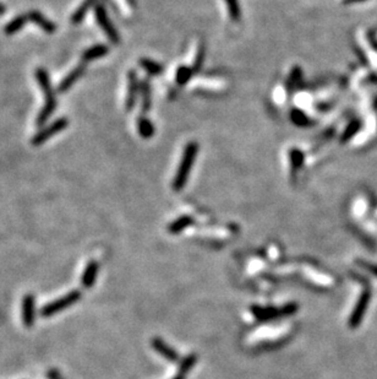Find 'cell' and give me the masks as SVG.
<instances>
[{"mask_svg": "<svg viewBox=\"0 0 377 379\" xmlns=\"http://www.w3.org/2000/svg\"><path fill=\"white\" fill-rule=\"evenodd\" d=\"M224 2L230 19L233 21H238L240 19V4H239V0H224Z\"/></svg>", "mask_w": 377, "mask_h": 379, "instance_id": "cell-24", "label": "cell"}, {"mask_svg": "<svg viewBox=\"0 0 377 379\" xmlns=\"http://www.w3.org/2000/svg\"><path fill=\"white\" fill-rule=\"evenodd\" d=\"M94 16H95V20H97L98 25H99L100 29L103 30V32L107 34V37L109 38V41L113 42V43H115V44L119 43V41H120L119 34H118L117 29L114 27L113 22L109 20V16H108L107 11H105V7L103 6L102 4L95 5Z\"/></svg>", "mask_w": 377, "mask_h": 379, "instance_id": "cell-4", "label": "cell"}, {"mask_svg": "<svg viewBox=\"0 0 377 379\" xmlns=\"http://www.w3.org/2000/svg\"><path fill=\"white\" fill-rule=\"evenodd\" d=\"M137 95H139V82H137L136 71L131 70L127 74V92L126 99H125V107L127 110H131L135 107V103L137 101Z\"/></svg>", "mask_w": 377, "mask_h": 379, "instance_id": "cell-7", "label": "cell"}, {"mask_svg": "<svg viewBox=\"0 0 377 379\" xmlns=\"http://www.w3.org/2000/svg\"><path fill=\"white\" fill-rule=\"evenodd\" d=\"M196 154H197V145L195 142H188L187 147H185L184 152H183L182 161L179 163V167H178L177 173H175V178L173 180L174 190H182L184 188L185 183L188 180V173H190L193 162H195Z\"/></svg>", "mask_w": 377, "mask_h": 379, "instance_id": "cell-1", "label": "cell"}, {"mask_svg": "<svg viewBox=\"0 0 377 379\" xmlns=\"http://www.w3.org/2000/svg\"><path fill=\"white\" fill-rule=\"evenodd\" d=\"M67 125H69V120H67L66 118H64V117L54 120V122L50 123L48 127L42 128V129L39 130V132L37 133V134L34 135L33 138H32V140H31L32 145H34V146H39V145L44 144V142L48 141L50 138L54 137L55 134H58V133H60V132H63V130L66 129Z\"/></svg>", "mask_w": 377, "mask_h": 379, "instance_id": "cell-3", "label": "cell"}, {"mask_svg": "<svg viewBox=\"0 0 377 379\" xmlns=\"http://www.w3.org/2000/svg\"><path fill=\"white\" fill-rule=\"evenodd\" d=\"M152 345H153V347L156 348V351H157V352H159L160 355H162L163 357L167 358V360H170V361H177L178 360L177 352H175V351L173 350L172 347H169L168 345H165L164 341L160 340V339H155V340L152 341Z\"/></svg>", "mask_w": 377, "mask_h": 379, "instance_id": "cell-18", "label": "cell"}, {"mask_svg": "<svg viewBox=\"0 0 377 379\" xmlns=\"http://www.w3.org/2000/svg\"><path fill=\"white\" fill-rule=\"evenodd\" d=\"M140 65H141V68L145 71H147L150 75H157L159 74L160 71V67L157 64L156 62H153V60H150V59H143L140 60Z\"/></svg>", "mask_w": 377, "mask_h": 379, "instance_id": "cell-26", "label": "cell"}, {"mask_svg": "<svg viewBox=\"0 0 377 379\" xmlns=\"http://www.w3.org/2000/svg\"><path fill=\"white\" fill-rule=\"evenodd\" d=\"M48 377H49L50 379H62L60 378L59 372H58L57 370H50L49 372H48Z\"/></svg>", "mask_w": 377, "mask_h": 379, "instance_id": "cell-31", "label": "cell"}, {"mask_svg": "<svg viewBox=\"0 0 377 379\" xmlns=\"http://www.w3.org/2000/svg\"><path fill=\"white\" fill-rule=\"evenodd\" d=\"M355 1H363V0H346V2H355Z\"/></svg>", "mask_w": 377, "mask_h": 379, "instance_id": "cell-33", "label": "cell"}, {"mask_svg": "<svg viewBox=\"0 0 377 379\" xmlns=\"http://www.w3.org/2000/svg\"><path fill=\"white\" fill-rule=\"evenodd\" d=\"M193 86H197L198 89H207V90H220L225 86V82L220 79H208V77H202L197 79L192 82Z\"/></svg>", "mask_w": 377, "mask_h": 379, "instance_id": "cell-19", "label": "cell"}, {"mask_svg": "<svg viewBox=\"0 0 377 379\" xmlns=\"http://www.w3.org/2000/svg\"><path fill=\"white\" fill-rule=\"evenodd\" d=\"M27 16H29V20L30 21L34 22V24L37 25V26L41 27L42 30H43L46 34H54L55 30H57V26H55L54 24H53L52 21H49V20L47 19L46 16H44L42 12L37 11V10H33V11H30L29 14H27Z\"/></svg>", "mask_w": 377, "mask_h": 379, "instance_id": "cell-10", "label": "cell"}, {"mask_svg": "<svg viewBox=\"0 0 377 379\" xmlns=\"http://www.w3.org/2000/svg\"><path fill=\"white\" fill-rule=\"evenodd\" d=\"M27 21H29V16H27V15H19V16L12 19L11 21L4 27L5 34L11 36V34H17V32L24 29V26L27 24Z\"/></svg>", "mask_w": 377, "mask_h": 379, "instance_id": "cell-17", "label": "cell"}, {"mask_svg": "<svg viewBox=\"0 0 377 379\" xmlns=\"http://www.w3.org/2000/svg\"><path fill=\"white\" fill-rule=\"evenodd\" d=\"M109 52V47L105 46V44H95V46L90 47L89 49L82 53V62H92V60L99 59V58L104 57Z\"/></svg>", "mask_w": 377, "mask_h": 379, "instance_id": "cell-13", "label": "cell"}, {"mask_svg": "<svg viewBox=\"0 0 377 379\" xmlns=\"http://www.w3.org/2000/svg\"><path fill=\"white\" fill-rule=\"evenodd\" d=\"M97 276H98V264L97 262H94V260H91V262L87 264V267L85 268L84 274H82L81 285L84 286L85 288H91L92 286L94 285Z\"/></svg>", "mask_w": 377, "mask_h": 379, "instance_id": "cell-12", "label": "cell"}, {"mask_svg": "<svg viewBox=\"0 0 377 379\" xmlns=\"http://www.w3.org/2000/svg\"><path fill=\"white\" fill-rule=\"evenodd\" d=\"M36 79H37V82H38L39 87H41V90L43 91L46 99L55 97V92L54 90H53L52 85H50L49 75H48L46 70L42 69V68H38V69L36 70Z\"/></svg>", "mask_w": 377, "mask_h": 379, "instance_id": "cell-11", "label": "cell"}, {"mask_svg": "<svg viewBox=\"0 0 377 379\" xmlns=\"http://www.w3.org/2000/svg\"><path fill=\"white\" fill-rule=\"evenodd\" d=\"M289 165H290V171L291 173L295 172L296 170L301 167L304 161V155L303 152L300 151L299 149H291L289 150Z\"/></svg>", "mask_w": 377, "mask_h": 379, "instance_id": "cell-21", "label": "cell"}, {"mask_svg": "<svg viewBox=\"0 0 377 379\" xmlns=\"http://www.w3.org/2000/svg\"><path fill=\"white\" fill-rule=\"evenodd\" d=\"M80 298H81V291L79 290L70 291L67 295L63 296V297L58 298V300L47 303V305L41 310V315L44 318L53 317V315L58 314V313L62 312V310L71 307V306L75 305Z\"/></svg>", "mask_w": 377, "mask_h": 379, "instance_id": "cell-2", "label": "cell"}, {"mask_svg": "<svg viewBox=\"0 0 377 379\" xmlns=\"http://www.w3.org/2000/svg\"><path fill=\"white\" fill-rule=\"evenodd\" d=\"M98 0H85L81 5L76 9V11L72 14L71 16V24L72 25H79L84 21L85 16L87 15V12L97 4Z\"/></svg>", "mask_w": 377, "mask_h": 379, "instance_id": "cell-16", "label": "cell"}, {"mask_svg": "<svg viewBox=\"0 0 377 379\" xmlns=\"http://www.w3.org/2000/svg\"><path fill=\"white\" fill-rule=\"evenodd\" d=\"M55 107H57V99H55V97H53V99H46V103H44L43 108L41 109V112L38 113V117H37L36 123L38 127H43V125L46 124L50 115L54 113Z\"/></svg>", "mask_w": 377, "mask_h": 379, "instance_id": "cell-15", "label": "cell"}, {"mask_svg": "<svg viewBox=\"0 0 377 379\" xmlns=\"http://www.w3.org/2000/svg\"><path fill=\"white\" fill-rule=\"evenodd\" d=\"M188 58V67L190 68L191 70H195L200 67L201 60H202V46H201L200 42H195V43L191 46Z\"/></svg>", "mask_w": 377, "mask_h": 379, "instance_id": "cell-14", "label": "cell"}, {"mask_svg": "<svg viewBox=\"0 0 377 379\" xmlns=\"http://www.w3.org/2000/svg\"><path fill=\"white\" fill-rule=\"evenodd\" d=\"M361 267L365 268V269H368L369 271H371V273L374 274V275L377 276V267H374V265H369L368 263H361Z\"/></svg>", "mask_w": 377, "mask_h": 379, "instance_id": "cell-30", "label": "cell"}, {"mask_svg": "<svg viewBox=\"0 0 377 379\" xmlns=\"http://www.w3.org/2000/svg\"><path fill=\"white\" fill-rule=\"evenodd\" d=\"M296 306L291 305L285 307L282 310H272V308H266V310H262V308H252L253 314H255L256 318L258 319H272V318L276 317H281L283 314H291L296 310Z\"/></svg>", "mask_w": 377, "mask_h": 379, "instance_id": "cell-9", "label": "cell"}, {"mask_svg": "<svg viewBox=\"0 0 377 379\" xmlns=\"http://www.w3.org/2000/svg\"><path fill=\"white\" fill-rule=\"evenodd\" d=\"M273 96H275V101L277 103H284L286 100V89L284 86H278Z\"/></svg>", "mask_w": 377, "mask_h": 379, "instance_id": "cell-29", "label": "cell"}, {"mask_svg": "<svg viewBox=\"0 0 377 379\" xmlns=\"http://www.w3.org/2000/svg\"><path fill=\"white\" fill-rule=\"evenodd\" d=\"M195 363H196V355L188 356V357L185 358L184 361H183L182 365H180L179 376H183V377H184L185 373H188V371H190L191 368L193 367V365H195Z\"/></svg>", "mask_w": 377, "mask_h": 379, "instance_id": "cell-27", "label": "cell"}, {"mask_svg": "<svg viewBox=\"0 0 377 379\" xmlns=\"http://www.w3.org/2000/svg\"><path fill=\"white\" fill-rule=\"evenodd\" d=\"M192 222H193V220L188 216L178 218L175 222H173L172 225L169 226V232L170 233H179L180 231L185 230V228H187L188 226H190Z\"/></svg>", "mask_w": 377, "mask_h": 379, "instance_id": "cell-23", "label": "cell"}, {"mask_svg": "<svg viewBox=\"0 0 377 379\" xmlns=\"http://www.w3.org/2000/svg\"><path fill=\"white\" fill-rule=\"evenodd\" d=\"M174 379H184V377H183V376H178V377L174 378Z\"/></svg>", "mask_w": 377, "mask_h": 379, "instance_id": "cell-34", "label": "cell"}, {"mask_svg": "<svg viewBox=\"0 0 377 379\" xmlns=\"http://www.w3.org/2000/svg\"><path fill=\"white\" fill-rule=\"evenodd\" d=\"M290 118H291V120H293L294 124L300 125V127H304V125L309 124V118L306 117V115L304 114L301 110H298V109L293 110V112H291Z\"/></svg>", "mask_w": 377, "mask_h": 379, "instance_id": "cell-28", "label": "cell"}, {"mask_svg": "<svg viewBox=\"0 0 377 379\" xmlns=\"http://www.w3.org/2000/svg\"><path fill=\"white\" fill-rule=\"evenodd\" d=\"M86 71V63H81V64L77 65L75 69H72L66 76L64 77L62 82L59 84V87H58V92H66L67 90H70L72 87V85L82 76Z\"/></svg>", "mask_w": 377, "mask_h": 379, "instance_id": "cell-8", "label": "cell"}, {"mask_svg": "<svg viewBox=\"0 0 377 379\" xmlns=\"http://www.w3.org/2000/svg\"><path fill=\"white\" fill-rule=\"evenodd\" d=\"M137 132H139L140 137H142L143 139H150V138H152L153 133H155V128H153L152 122L141 115V117L137 119Z\"/></svg>", "mask_w": 377, "mask_h": 379, "instance_id": "cell-20", "label": "cell"}, {"mask_svg": "<svg viewBox=\"0 0 377 379\" xmlns=\"http://www.w3.org/2000/svg\"><path fill=\"white\" fill-rule=\"evenodd\" d=\"M5 11H6V7H5V5H2L1 2H0V15H4Z\"/></svg>", "mask_w": 377, "mask_h": 379, "instance_id": "cell-32", "label": "cell"}, {"mask_svg": "<svg viewBox=\"0 0 377 379\" xmlns=\"http://www.w3.org/2000/svg\"><path fill=\"white\" fill-rule=\"evenodd\" d=\"M151 106V94L147 82L143 81L141 84V109L142 113H146Z\"/></svg>", "mask_w": 377, "mask_h": 379, "instance_id": "cell-25", "label": "cell"}, {"mask_svg": "<svg viewBox=\"0 0 377 379\" xmlns=\"http://www.w3.org/2000/svg\"><path fill=\"white\" fill-rule=\"evenodd\" d=\"M370 298H371L370 291L369 290L364 291L363 295H361L360 298H359L358 303H356L355 308H354L350 319H349V325H350V328H356V326H359V324H360L361 320H363L364 314H365V310H368Z\"/></svg>", "mask_w": 377, "mask_h": 379, "instance_id": "cell-6", "label": "cell"}, {"mask_svg": "<svg viewBox=\"0 0 377 379\" xmlns=\"http://www.w3.org/2000/svg\"><path fill=\"white\" fill-rule=\"evenodd\" d=\"M191 71H192V70H191L188 65H184V67H178L174 71L175 82H178V84L180 85L188 82L191 76Z\"/></svg>", "mask_w": 377, "mask_h": 379, "instance_id": "cell-22", "label": "cell"}, {"mask_svg": "<svg viewBox=\"0 0 377 379\" xmlns=\"http://www.w3.org/2000/svg\"><path fill=\"white\" fill-rule=\"evenodd\" d=\"M21 318L22 323L26 328H32L34 325V320H36V298L32 293H27L22 298Z\"/></svg>", "mask_w": 377, "mask_h": 379, "instance_id": "cell-5", "label": "cell"}]
</instances>
